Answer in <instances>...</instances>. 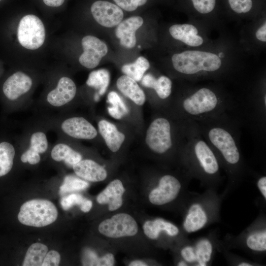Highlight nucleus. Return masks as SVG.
I'll use <instances>...</instances> for the list:
<instances>
[{
	"mask_svg": "<svg viewBox=\"0 0 266 266\" xmlns=\"http://www.w3.org/2000/svg\"><path fill=\"white\" fill-rule=\"evenodd\" d=\"M216 155L227 177V195L240 185L249 172L240 147L242 123L233 113H224L194 121Z\"/></svg>",
	"mask_w": 266,
	"mask_h": 266,
	"instance_id": "nucleus-1",
	"label": "nucleus"
},
{
	"mask_svg": "<svg viewBox=\"0 0 266 266\" xmlns=\"http://www.w3.org/2000/svg\"><path fill=\"white\" fill-rule=\"evenodd\" d=\"M184 120V140L180 161L192 178L206 188L217 189L222 181L221 166L215 153L202 136L196 123Z\"/></svg>",
	"mask_w": 266,
	"mask_h": 266,
	"instance_id": "nucleus-2",
	"label": "nucleus"
},
{
	"mask_svg": "<svg viewBox=\"0 0 266 266\" xmlns=\"http://www.w3.org/2000/svg\"><path fill=\"white\" fill-rule=\"evenodd\" d=\"M236 101L217 90L201 87L188 90L179 102L180 119L198 121L226 112L234 113Z\"/></svg>",
	"mask_w": 266,
	"mask_h": 266,
	"instance_id": "nucleus-3",
	"label": "nucleus"
},
{
	"mask_svg": "<svg viewBox=\"0 0 266 266\" xmlns=\"http://www.w3.org/2000/svg\"><path fill=\"white\" fill-rule=\"evenodd\" d=\"M226 195L215 188H206L201 194L189 191L183 203L184 233H195L220 221L221 203Z\"/></svg>",
	"mask_w": 266,
	"mask_h": 266,
	"instance_id": "nucleus-4",
	"label": "nucleus"
},
{
	"mask_svg": "<svg viewBox=\"0 0 266 266\" xmlns=\"http://www.w3.org/2000/svg\"><path fill=\"white\" fill-rule=\"evenodd\" d=\"M173 67L178 72L188 77L215 74L222 63L217 54L199 50H186L171 57Z\"/></svg>",
	"mask_w": 266,
	"mask_h": 266,
	"instance_id": "nucleus-5",
	"label": "nucleus"
},
{
	"mask_svg": "<svg viewBox=\"0 0 266 266\" xmlns=\"http://www.w3.org/2000/svg\"><path fill=\"white\" fill-rule=\"evenodd\" d=\"M222 241L228 249H239L255 256L266 252V217L263 212L239 234H227Z\"/></svg>",
	"mask_w": 266,
	"mask_h": 266,
	"instance_id": "nucleus-6",
	"label": "nucleus"
},
{
	"mask_svg": "<svg viewBox=\"0 0 266 266\" xmlns=\"http://www.w3.org/2000/svg\"><path fill=\"white\" fill-rule=\"evenodd\" d=\"M221 240L216 231L190 240L182 241L179 249L180 258L189 266H206L212 263L215 253L219 251Z\"/></svg>",
	"mask_w": 266,
	"mask_h": 266,
	"instance_id": "nucleus-7",
	"label": "nucleus"
},
{
	"mask_svg": "<svg viewBox=\"0 0 266 266\" xmlns=\"http://www.w3.org/2000/svg\"><path fill=\"white\" fill-rule=\"evenodd\" d=\"M192 179L187 172L180 177L171 174L160 176L156 186L149 194L150 202L162 206L169 204L179 198L185 199L189 193L187 187Z\"/></svg>",
	"mask_w": 266,
	"mask_h": 266,
	"instance_id": "nucleus-8",
	"label": "nucleus"
},
{
	"mask_svg": "<svg viewBox=\"0 0 266 266\" xmlns=\"http://www.w3.org/2000/svg\"><path fill=\"white\" fill-rule=\"evenodd\" d=\"M48 129L39 120L26 129L21 135L20 146L22 151L20 160L23 163L35 165L41 160V155L50 149L46 134Z\"/></svg>",
	"mask_w": 266,
	"mask_h": 266,
	"instance_id": "nucleus-9",
	"label": "nucleus"
},
{
	"mask_svg": "<svg viewBox=\"0 0 266 266\" xmlns=\"http://www.w3.org/2000/svg\"><path fill=\"white\" fill-rule=\"evenodd\" d=\"M39 120L48 129L55 130L60 136L65 135L77 139L91 140L98 134L93 125L82 117L64 118L61 114L53 116L44 115Z\"/></svg>",
	"mask_w": 266,
	"mask_h": 266,
	"instance_id": "nucleus-10",
	"label": "nucleus"
},
{
	"mask_svg": "<svg viewBox=\"0 0 266 266\" xmlns=\"http://www.w3.org/2000/svg\"><path fill=\"white\" fill-rule=\"evenodd\" d=\"M56 206L51 201L34 199L23 203L18 215L19 221L23 225L43 227L54 222L58 217Z\"/></svg>",
	"mask_w": 266,
	"mask_h": 266,
	"instance_id": "nucleus-11",
	"label": "nucleus"
},
{
	"mask_svg": "<svg viewBox=\"0 0 266 266\" xmlns=\"http://www.w3.org/2000/svg\"><path fill=\"white\" fill-rule=\"evenodd\" d=\"M173 129L172 125L167 118H156L147 130L145 139L147 145L158 155L168 153L174 146Z\"/></svg>",
	"mask_w": 266,
	"mask_h": 266,
	"instance_id": "nucleus-12",
	"label": "nucleus"
},
{
	"mask_svg": "<svg viewBox=\"0 0 266 266\" xmlns=\"http://www.w3.org/2000/svg\"><path fill=\"white\" fill-rule=\"evenodd\" d=\"M17 37L20 44L25 48H39L43 45L45 38V28L41 20L33 14L23 17L19 24Z\"/></svg>",
	"mask_w": 266,
	"mask_h": 266,
	"instance_id": "nucleus-13",
	"label": "nucleus"
},
{
	"mask_svg": "<svg viewBox=\"0 0 266 266\" xmlns=\"http://www.w3.org/2000/svg\"><path fill=\"white\" fill-rule=\"evenodd\" d=\"M76 90V85L71 79L62 77L56 87L47 94L45 103L42 106L45 109L62 111L63 108L74 99Z\"/></svg>",
	"mask_w": 266,
	"mask_h": 266,
	"instance_id": "nucleus-14",
	"label": "nucleus"
},
{
	"mask_svg": "<svg viewBox=\"0 0 266 266\" xmlns=\"http://www.w3.org/2000/svg\"><path fill=\"white\" fill-rule=\"evenodd\" d=\"M99 231L111 238L133 236L136 234L138 227L135 220L126 213H119L101 222Z\"/></svg>",
	"mask_w": 266,
	"mask_h": 266,
	"instance_id": "nucleus-15",
	"label": "nucleus"
},
{
	"mask_svg": "<svg viewBox=\"0 0 266 266\" xmlns=\"http://www.w3.org/2000/svg\"><path fill=\"white\" fill-rule=\"evenodd\" d=\"M83 52L79 58L80 64L87 68H94L106 55V44L98 37L92 35L84 36L81 41Z\"/></svg>",
	"mask_w": 266,
	"mask_h": 266,
	"instance_id": "nucleus-16",
	"label": "nucleus"
},
{
	"mask_svg": "<svg viewBox=\"0 0 266 266\" xmlns=\"http://www.w3.org/2000/svg\"><path fill=\"white\" fill-rule=\"evenodd\" d=\"M91 10L95 20L101 26L107 28L118 25L124 16L120 7L107 1H95L92 5Z\"/></svg>",
	"mask_w": 266,
	"mask_h": 266,
	"instance_id": "nucleus-17",
	"label": "nucleus"
},
{
	"mask_svg": "<svg viewBox=\"0 0 266 266\" xmlns=\"http://www.w3.org/2000/svg\"><path fill=\"white\" fill-rule=\"evenodd\" d=\"M33 85V80L27 74L17 71L5 80L2 91L5 97L11 101L18 100L29 93Z\"/></svg>",
	"mask_w": 266,
	"mask_h": 266,
	"instance_id": "nucleus-18",
	"label": "nucleus"
},
{
	"mask_svg": "<svg viewBox=\"0 0 266 266\" xmlns=\"http://www.w3.org/2000/svg\"><path fill=\"white\" fill-rule=\"evenodd\" d=\"M145 235L153 240H158L162 234L172 238L186 237L180 229L173 223L162 218H158L146 221L143 226Z\"/></svg>",
	"mask_w": 266,
	"mask_h": 266,
	"instance_id": "nucleus-19",
	"label": "nucleus"
},
{
	"mask_svg": "<svg viewBox=\"0 0 266 266\" xmlns=\"http://www.w3.org/2000/svg\"><path fill=\"white\" fill-rule=\"evenodd\" d=\"M143 23V20L140 16H133L121 21L115 30L120 44L128 48L134 47L136 41L135 32Z\"/></svg>",
	"mask_w": 266,
	"mask_h": 266,
	"instance_id": "nucleus-20",
	"label": "nucleus"
},
{
	"mask_svg": "<svg viewBox=\"0 0 266 266\" xmlns=\"http://www.w3.org/2000/svg\"><path fill=\"white\" fill-rule=\"evenodd\" d=\"M125 189L122 182L118 179L111 181L97 197L98 202L107 204L110 211H114L122 205V196Z\"/></svg>",
	"mask_w": 266,
	"mask_h": 266,
	"instance_id": "nucleus-21",
	"label": "nucleus"
},
{
	"mask_svg": "<svg viewBox=\"0 0 266 266\" xmlns=\"http://www.w3.org/2000/svg\"><path fill=\"white\" fill-rule=\"evenodd\" d=\"M72 168L78 176L89 181H101L107 176V172L104 168L90 159H82L74 165Z\"/></svg>",
	"mask_w": 266,
	"mask_h": 266,
	"instance_id": "nucleus-22",
	"label": "nucleus"
},
{
	"mask_svg": "<svg viewBox=\"0 0 266 266\" xmlns=\"http://www.w3.org/2000/svg\"><path fill=\"white\" fill-rule=\"evenodd\" d=\"M52 146L49 149L50 156L56 162H63L67 166L72 167L82 159L80 153L74 150L61 138Z\"/></svg>",
	"mask_w": 266,
	"mask_h": 266,
	"instance_id": "nucleus-23",
	"label": "nucleus"
},
{
	"mask_svg": "<svg viewBox=\"0 0 266 266\" xmlns=\"http://www.w3.org/2000/svg\"><path fill=\"white\" fill-rule=\"evenodd\" d=\"M169 32L173 38L190 46H199L203 43L202 37L198 34L197 28L192 24L173 25L169 28Z\"/></svg>",
	"mask_w": 266,
	"mask_h": 266,
	"instance_id": "nucleus-24",
	"label": "nucleus"
},
{
	"mask_svg": "<svg viewBox=\"0 0 266 266\" xmlns=\"http://www.w3.org/2000/svg\"><path fill=\"white\" fill-rule=\"evenodd\" d=\"M98 128L109 149L114 152L118 151L125 140V135L114 124L105 120L99 122Z\"/></svg>",
	"mask_w": 266,
	"mask_h": 266,
	"instance_id": "nucleus-25",
	"label": "nucleus"
},
{
	"mask_svg": "<svg viewBox=\"0 0 266 266\" xmlns=\"http://www.w3.org/2000/svg\"><path fill=\"white\" fill-rule=\"evenodd\" d=\"M116 84L120 92L135 104L138 105L143 104L145 101V95L136 81L125 75L118 79Z\"/></svg>",
	"mask_w": 266,
	"mask_h": 266,
	"instance_id": "nucleus-26",
	"label": "nucleus"
},
{
	"mask_svg": "<svg viewBox=\"0 0 266 266\" xmlns=\"http://www.w3.org/2000/svg\"><path fill=\"white\" fill-rule=\"evenodd\" d=\"M143 86L153 89L158 97L162 100L168 98L171 93L172 81L169 78L162 75L156 78L151 74H146L141 79Z\"/></svg>",
	"mask_w": 266,
	"mask_h": 266,
	"instance_id": "nucleus-27",
	"label": "nucleus"
},
{
	"mask_svg": "<svg viewBox=\"0 0 266 266\" xmlns=\"http://www.w3.org/2000/svg\"><path fill=\"white\" fill-rule=\"evenodd\" d=\"M15 154L13 144L6 141L0 142V177L6 175L11 170Z\"/></svg>",
	"mask_w": 266,
	"mask_h": 266,
	"instance_id": "nucleus-28",
	"label": "nucleus"
},
{
	"mask_svg": "<svg viewBox=\"0 0 266 266\" xmlns=\"http://www.w3.org/2000/svg\"><path fill=\"white\" fill-rule=\"evenodd\" d=\"M48 250V247L42 243L37 242L32 244L26 253L22 266H41Z\"/></svg>",
	"mask_w": 266,
	"mask_h": 266,
	"instance_id": "nucleus-29",
	"label": "nucleus"
},
{
	"mask_svg": "<svg viewBox=\"0 0 266 266\" xmlns=\"http://www.w3.org/2000/svg\"><path fill=\"white\" fill-rule=\"evenodd\" d=\"M149 67L148 61L144 57L140 56L134 63L124 65L121 70L126 75L135 81H139Z\"/></svg>",
	"mask_w": 266,
	"mask_h": 266,
	"instance_id": "nucleus-30",
	"label": "nucleus"
},
{
	"mask_svg": "<svg viewBox=\"0 0 266 266\" xmlns=\"http://www.w3.org/2000/svg\"><path fill=\"white\" fill-rule=\"evenodd\" d=\"M110 81L108 71L100 69L92 71L86 81L88 86L99 90V94L103 95L106 92Z\"/></svg>",
	"mask_w": 266,
	"mask_h": 266,
	"instance_id": "nucleus-31",
	"label": "nucleus"
},
{
	"mask_svg": "<svg viewBox=\"0 0 266 266\" xmlns=\"http://www.w3.org/2000/svg\"><path fill=\"white\" fill-rule=\"evenodd\" d=\"M107 101L110 104L108 107V111L114 118L121 119L129 112L127 106L116 92L111 91L108 94Z\"/></svg>",
	"mask_w": 266,
	"mask_h": 266,
	"instance_id": "nucleus-32",
	"label": "nucleus"
},
{
	"mask_svg": "<svg viewBox=\"0 0 266 266\" xmlns=\"http://www.w3.org/2000/svg\"><path fill=\"white\" fill-rule=\"evenodd\" d=\"M89 186V183L84 180L73 175H67L60 187L59 193L63 196L67 193L84 190Z\"/></svg>",
	"mask_w": 266,
	"mask_h": 266,
	"instance_id": "nucleus-33",
	"label": "nucleus"
},
{
	"mask_svg": "<svg viewBox=\"0 0 266 266\" xmlns=\"http://www.w3.org/2000/svg\"><path fill=\"white\" fill-rule=\"evenodd\" d=\"M188 8L200 14L214 12L218 7V0H186Z\"/></svg>",
	"mask_w": 266,
	"mask_h": 266,
	"instance_id": "nucleus-34",
	"label": "nucleus"
},
{
	"mask_svg": "<svg viewBox=\"0 0 266 266\" xmlns=\"http://www.w3.org/2000/svg\"><path fill=\"white\" fill-rule=\"evenodd\" d=\"M219 252H221L225 258L228 263L232 266H260L261 264L256 262L252 261L240 256H237L229 251L226 248L221 240Z\"/></svg>",
	"mask_w": 266,
	"mask_h": 266,
	"instance_id": "nucleus-35",
	"label": "nucleus"
},
{
	"mask_svg": "<svg viewBox=\"0 0 266 266\" xmlns=\"http://www.w3.org/2000/svg\"><path fill=\"white\" fill-rule=\"evenodd\" d=\"M227 7L237 14H247L253 10L255 0H225Z\"/></svg>",
	"mask_w": 266,
	"mask_h": 266,
	"instance_id": "nucleus-36",
	"label": "nucleus"
},
{
	"mask_svg": "<svg viewBox=\"0 0 266 266\" xmlns=\"http://www.w3.org/2000/svg\"><path fill=\"white\" fill-rule=\"evenodd\" d=\"M86 198L78 194H71L63 197L61 199V204L63 209L67 210L75 205L79 207L83 203Z\"/></svg>",
	"mask_w": 266,
	"mask_h": 266,
	"instance_id": "nucleus-37",
	"label": "nucleus"
},
{
	"mask_svg": "<svg viewBox=\"0 0 266 266\" xmlns=\"http://www.w3.org/2000/svg\"><path fill=\"white\" fill-rule=\"evenodd\" d=\"M121 8L127 11H133L138 6L144 5L147 0H113Z\"/></svg>",
	"mask_w": 266,
	"mask_h": 266,
	"instance_id": "nucleus-38",
	"label": "nucleus"
},
{
	"mask_svg": "<svg viewBox=\"0 0 266 266\" xmlns=\"http://www.w3.org/2000/svg\"><path fill=\"white\" fill-rule=\"evenodd\" d=\"M100 258L94 251L86 249L83 253L82 263L83 266H98Z\"/></svg>",
	"mask_w": 266,
	"mask_h": 266,
	"instance_id": "nucleus-39",
	"label": "nucleus"
},
{
	"mask_svg": "<svg viewBox=\"0 0 266 266\" xmlns=\"http://www.w3.org/2000/svg\"><path fill=\"white\" fill-rule=\"evenodd\" d=\"M61 256L58 252L51 250L47 252L41 266H57L60 262Z\"/></svg>",
	"mask_w": 266,
	"mask_h": 266,
	"instance_id": "nucleus-40",
	"label": "nucleus"
},
{
	"mask_svg": "<svg viewBox=\"0 0 266 266\" xmlns=\"http://www.w3.org/2000/svg\"><path fill=\"white\" fill-rule=\"evenodd\" d=\"M256 186L264 201H266V176H259L256 180Z\"/></svg>",
	"mask_w": 266,
	"mask_h": 266,
	"instance_id": "nucleus-41",
	"label": "nucleus"
},
{
	"mask_svg": "<svg viewBox=\"0 0 266 266\" xmlns=\"http://www.w3.org/2000/svg\"><path fill=\"white\" fill-rule=\"evenodd\" d=\"M114 262L113 255L108 253L100 258L98 266H112L114 265Z\"/></svg>",
	"mask_w": 266,
	"mask_h": 266,
	"instance_id": "nucleus-42",
	"label": "nucleus"
},
{
	"mask_svg": "<svg viewBox=\"0 0 266 266\" xmlns=\"http://www.w3.org/2000/svg\"><path fill=\"white\" fill-rule=\"evenodd\" d=\"M256 37L260 41L266 42V23L260 27L256 33Z\"/></svg>",
	"mask_w": 266,
	"mask_h": 266,
	"instance_id": "nucleus-43",
	"label": "nucleus"
},
{
	"mask_svg": "<svg viewBox=\"0 0 266 266\" xmlns=\"http://www.w3.org/2000/svg\"><path fill=\"white\" fill-rule=\"evenodd\" d=\"M44 3L51 7H58L62 5L65 0H43Z\"/></svg>",
	"mask_w": 266,
	"mask_h": 266,
	"instance_id": "nucleus-44",
	"label": "nucleus"
},
{
	"mask_svg": "<svg viewBox=\"0 0 266 266\" xmlns=\"http://www.w3.org/2000/svg\"><path fill=\"white\" fill-rule=\"evenodd\" d=\"M92 204L93 203L91 200L86 199L80 206V209L84 212H88L91 210Z\"/></svg>",
	"mask_w": 266,
	"mask_h": 266,
	"instance_id": "nucleus-45",
	"label": "nucleus"
},
{
	"mask_svg": "<svg viewBox=\"0 0 266 266\" xmlns=\"http://www.w3.org/2000/svg\"><path fill=\"white\" fill-rule=\"evenodd\" d=\"M130 266H146L147 265L144 262L141 261H134L131 262Z\"/></svg>",
	"mask_w": 266,
	"mask_h": 266,
	"instance_id": "nucleus-46",
	"label": "nucleus"
},
{
	"mask_svg": "<svg viewBox=\"0 0 266 266\" xmlns=\"http://www.w3.org/2000/svg\"><path fill=\"white\" fill-rule=\"evenodd\" d=\"M177 266H189V264L183 259L180 258V259L177 263Z\"/></svg>",
	"mask_w": 266,
	"mask_h": 266,
	"instance_id": "nucleus-47",
	"label": "nucleus"
},
{
	"mask_svg": "<svg viewBox=\"0 0 266 266\" xmlns=\"http://www.w3.org/2000/svg\"><path fill=\"white\" fill-rule=\"evenodd\" d=\"M94 99L96 101H98L99 99V97L98 94H96L95 96Z\"/></svg>",
	"mask_w": 266,
	"mask_h": 266,
	"instance_id": "nucleus-48",
	"label": "nucleus"
},
{
	"mask_svg": "<svg viewBox=\"0 0 266 266\" xmlns=\"http://www.w3.org/2000/svg\"><path fill=\"white\" fill-rule=\"evenodd\" d=\"M138 48H140V46L139 45L138 46Z\"/></svg>",
	"mask_w": 266,
	"mask_h": 266,
	"instance_id": "nucleus-49",
	"label": "nucleus"
},
{
	"mask_svg": "<svg viewBox=\"0 0 266 266\" xmlns=\"http://www.w3.org/2000/svg\"></svg>",
	"mask_w": 266,
	"mask_h": 266,
	"instance_id": "nucleus-50",
	"label": "nucleus"
}]
</instances>
